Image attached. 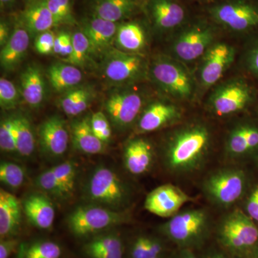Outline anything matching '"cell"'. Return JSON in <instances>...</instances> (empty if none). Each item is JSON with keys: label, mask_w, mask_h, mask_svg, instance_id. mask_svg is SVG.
I'll list each match as a JSON object with an SVG mask.
<instances>
[{"label": "cell", "mask_w": 258, "mask_h": 258, "mask_svg": "<svg viewBox=\"0 0 258 258\" xmlns=\"http://www.w3.org/2000/svg\"><path fill=\"white\" fill-rule=\"evenodd\" d=\"M210 143V133L204 125H191L181 129L173 136L166 147V166L175 174L198 170L208 156Z\"/></svg>", "instance_id": "cell-1"}, {"label": "cell", "mask_w": 258, "mask_h": 258, "mask_svg": "<svg viewBox=\"0 0 258 258\" xmlns=\"http://www.w3.org/2000/svg\"><path fill=\"white\" fill-rule=\"evenodd\" d=\"M210 217L202 209L178 212L164 225L161 232L182 248L199 247L205 242L210 230Z\"/></svg>", "instance_id": "cell-2"}, {"label": "cell", "mask_w": 258, "mask_h": 258, "mask_svg": "<svg viewBox=\"0 0 258 258\" xmlns=\"http://www.w3.org/2000/svg\"><path fill=\"white\" fill-rule=\"evenodd\" d=\"M217 237L232 253L242 255L253 252L258 244V227L254 220L241 210H234L222 219Z\"/></svg>", "instance_id": "cell-3"}, {"label": "cell", "mask_w": 258, "mask_h": 258, "mask_svg": "<svg viewBox=\"0 0 258 258\" xmlns=\"http://www.w3.org/2000/svg\"><path fill=\"white\" fill-rule=\"evenodd\" d=\"M86 192L91 203L115 211H123L130 198L126 185L114 171L106 166H99L93 171Z\"/></svg>", "instance_id": "cell-4"}, {"label": "cell", "mask_w": 258, "mask_h": 258, "mask_svg": "<svg viewBox=\"0 0 258 258\" xmlns=\"http://www.w3.org/2000/svg\"><path fill=\"white\" fill-rule=\"evenodd\" d=\"M128 218L123 211H115L93 204L75 209L68 217L67 225L71 233L83 237L121 225Z\"/></svg>", "instance_id": "cell-5"}, {"label": "cell", "mask_w": 258, "mask_h": 258, "mask_svg": "<svg viewBox=\"0 0 258 258\" xmlns=\"http://www.w3.org/2000/svg\"><path fill=\"white\" fill-rule=\"evenodd\" d=\"M247 178L244 171L222 169L212 173L203 183V191L215 205L228 207L237 203L244 192Z\"/></svg>", "instance_id": "cell-6"}, {"label": "cell", "mask_w": 258, "mask_h": 258, "mask_svg": "<svg viewBox=\"0 0 258 258\" xmlns=\"http://www.w3.org/2000/svg\"><path fill=\"white\" fill-rule=\"evenodd\" d=\"M217 23L237 32L258 30V0H228L210 10Z\"/></svg>", "instance_id": "cell-7"}, {"label": "cell", "mask_w": 258, "mask_h": 258, "mask_svg": "<svg viewBox=\"0 0 258 258\" xmlns=\"http://www.w3.org/2000/svg\"><path fill=\"white\" fill-rule=\"evenodd\" d=\"M103 73L113 83L128 82L137 79L145 69V61L141 55L132 52L111 50L106 52Z\"/></svg>", "instance_id": "cell-8"}, {"label": "cell", "mask_w": 258, "mask_h": 258, "mask_svg": "<svg viewBox=\"0 0 258 258\" xmlns=\"http://www.w3.org/2000/svg\"><path fill=\"white\" fill-rule=\"evenodd\" d=\"M191 201L187 194L174 185H161L147 195L144 208L161 217H172L185 204Z\"/></svg>", "instance_id": "cell-9"}, {"label": "cell", "mask_w": 258, "mask_h": 258, "mask_svg": "<svg viewBox=\"0 0 258 258\" xmlns=\"http://www.w3.org/2000/svg\"><path fill=\"white\" fill-rule=\"evenodd\" d=\"M153 78L164 91L179 98H188L192 92L191 79L179 64L158 61L152 69Z\"/></svg>", "instance_id": "cell-10"}, {"label": "cell", "mask_w": 258, "mask_h": 258, "mask_svg": "<svg viewBox=\"0 0 258 258\" xmlns=\"http://www.w3.org/2000/svg\"><path fill=\"white\" fill-rule=\"evenodd\" d=\"M142 105V98L138 93L120 91L109 96L105 103V110L116 128H125L137 118Z\"/></svg>", "instance_id": "cell-11"}, {"label": "cell", "mask_w": 258, "mask_h": 258, "mask_svg": "<svg viewBox=\"0 0 258 258\" xmlns=\"http://www.w3.org/2000/svg\"><path fill=\"white\" fill-rule=\"evenodd\" d=\"M253 89L247 83L235 82L219 90L212 99L213 111L219 115H227L243 110L252 103Z\"/></svg>", "instance_id": "cell-12"}, {"label": "cell", "mask_w": 258, "mask_h": 258, "mask_svg": "<svg viewBox=\"0 0 258 258\" xmlns=\"http://www.w3.org/2000/svg\"><path fill=\"white\" fill-rule=\"evenodd\" d=\"M42 152L52 157L63 155L69 147V134L64 120L54 115L45 120L38 131Z\"/></svg>", "instance_id": "cell-13"}, {"label": "cell", "mask_w": 258, "mask_h": 258, "mask_svg": "<svg viewBox=\"0 0 258 258\" xmlns=\"http://www.w3.org/2000/svg\"><path fill=\"white\" fill-rule=\"evenodd\" d=\"M213 40L211 29L205 26H195L183 32L174 44V52L181 60H196L204 52Z\"/></svg>", "instance_id": "cell-14"}, {"label": "cell", "mask_w": 258, "mask_h": 258, "mask_svg": "<svg viewBox=\"0 0 258 258\" xmlns=\"http://www.w3.org/2000/svg\"><path fill=\"white\" fill-rule=\"evenodd\" d=\"M118 24L93 16L83 22L81 31L87 37L93 55L106 54L115 40Z\"/></svg>", "instance_id": "cell-15"}, {"label": "cell", "mask_w": 258, "mask_h": 258, "mask_svg": "<svg viewBox=\"0 0 258 258\" xmlns=\"http://www.w3.org/2000/svg\"><path fill=\"white\" fill-rule=\"evenodd\" d=\"M233 49L225 43H218L208 49L201 70V79L204 86H211L222 77L232 62Z\"/></svg>", "instance_id": "cell-16"}, {"label": "cell", "mask_w": 258, "mask_h": 258, "mask_svg": "<svg viewBox=\"0 0 258 258\" xmlns=\"http://www.w3.org/2000/svg\"><path fill=\"white\" fill-rule=\"evenodd\" d=\"M30 33L19 23L12 32L10 40L0 52V62L7 71H14L25 58L30 45Z\"/></svg>", "instance_id": "cell-17"}, {"label": "cell", "mask_w": 258, "mask_h": 258, "mask_svg": "<svg viewBox=\"0 0 258 258\" xmlns=\"http://www.w3.org/2000/svg\"><path fill=\"white\" fill-rule=\"evenodd\" d=\"M23 211L32 225L48 230L53 225L55 208L50 200L41 194H32L23 200Z\"/></svg>", "instance_id": "cell-18"}, {"label": "cell", "mask_w": 258, "mask_h": 258, "mask_svg": "<svg viewBox=\"0 0 258 258\" xmlns=\"http://www.w3.org/2000/svg\"><path fill=\"white\" fill-rule=\"evenodd\" d=\"M20 23L30 35L37 36L55 26V20L47 5V0H34L22 12Z\"/></svg>", "instance_id": "cell-19"}, {"label": "cell", "mask_w": 258, "mask_h": 258, "mask_svg": "<svg viewBox=\"0 0 258 258\" xmlns=\"http://www.w3.org/2000/svg\"><path fill=\"white\" fill-rule=\"evenodd\" d=\"M148 11L158 28L170 30L185 18L184 8L176 0H149Z\"/></svg>", "instance_id": "cell-20"}, {"label": "cell", "mask_w": 258, "mask_h": 258, "mask_svg": "<svg viewBox=\"0 0 258 258\" xmlns=\"http://www.w3.org/2000/svg\"><path fill=\"white\" fill-rule=\"evenodd\" d=\"M23 206L13 194L0 190V237H14L21 224Z\"/></svg>", "instance_id": "cell-21"}, {"label": "cell", "mask_w": 258, "mask_h": 258, "mask_svg": "<svg viewBox=\"0 0 258 258\" xmlns=\"http://www.w3.org/2000/svg\"><path fill=\"white\" fill-rule=\"evenodd\" d=\"M152 148L142 139L131 141L125 148L123 161L127 170L134 175L147 172L152 164Z\"/></svg>", "instance_id": "cell-22"}, {"label": "cell", "mask_w": 258, "mask_h": 258, "mask_svg": "<svg viewBox=\"0 0 258 258\" xmlns=\"http://www.w3.org/2000/svg\"><path fill=\"white\" fill-rule=\"evenodd\" d=\"M20 93L25 103L37 108L41 105L45 96V83L41 70L37 66H30L20 77Z\"/></svg>", "instance_id": "cell-23"}, {"label": "cell", "mask_w": 258, "mask_h": 258, "mask_svg": "<svg viewBox=\"0 0 258 258\" xmlns=\"http://www.w3.org/2000/svg\"><path fill=\"white\" fill-rule=\"evenodd\" d=\"M179 116V111L173 105L155 103L150 105L142 113L138 128L142 132H152L167 125Z\"/></svg>", "instance_id": "cell-24"}, {"label": "cell", "mask_w": 258, "mask_h": 258, "mask_svg": "<svg viewBox=\"0 0 258 258\" xmlns=\"http://www.w3.org/2000/svg\"><path fill=\"white\" fill-rule=\"evenodd\" d=\"M258 149V126L252 124L239 125L234 129L227 140V154L240 157Z\"/></svg>", "instance_id": "cell-25"}, {"label": "cell", "mask_w": 258, "mask_h": 258, "mask_svg": "<svg viewBox=\"0 0 258 258\" xmlns=\"http://www.w3.org/2000/svg\"><path fill=\"white\" fill-rule=\"evenodd\" d=\"M137 0H93V16L117 23L131 16L137 8Z\"/></svg>", "instance_id": "cell-26"}, {"label": "cell", "mask_w": 258, "mask_h": 258, "mask_svg": "<svg viewBox=\"0 0 258 258\" xmlns=\"http://www.w3.org/2000/svg\"><path fill=\"white\" fill-rule=\"evenodd\" d=\"M47 77L54 91L66 93L80 84L82 81L83 75L81 70L76 66L59 62L48 68Z\"/></svg>", "instance_id": "cell-27"}, {"label": "cell", "mask_w": 258, "mask_h": 258, "mask_svg": "<svg viewBox=\"0 0 258 258\" xmlns=\"http://www.w3.org/2000/svg\"><path fill=\"white\" fill-rule=\"evenodd\" d=\"M71 135L75 147L87 154H101L104 151L105 143L96 137L88 118L75 121L71 127Z\"/></svg>", "instance_id": "cell-28"}, {"label": "cell", "mask_w": 258, "mask_h": 258, "mask_svg": "<svg viewBox=\"0 0 258 258\" xmlns=\"http://www.w3.org/2000/svg\"><path fill=\"white\" fill-rule=\"evenodd\" d=\"M95 98V91L90 86H76L64 93L59 104L69 116H76L86 109Z\"/></svg>", "instance_id": "cell-29"}, {"label": "cell", "mask_w": 258, "mask_h": 258, "mask_svg": "<svg viewBox=\"0 0 258 258\" xmlns=\"http://www.w3.org/2000/svg\"><path fill=\"white\" fill-rule=\"evenodd\" d=\"M114 41L122 50L137 52L145 45V32L143 28L135 22L120 24Z\"/></svg>", "instance_id": "cell-30"}, {"label": "cell", "mask_w": 258, "mask_h": 258, "mask_svg": "<svg viewBox=\"0 0 258 258\" xmlns=\"http://www.w3.org/2000/svg\"><path fill=\"white\" fill-rule=\"evenodd\" d=\"M17 152L23 157H30L35 150V135L30 120L22 113L14 115Z\"/></svg>", "instance_id": "cell-31"}, {"label": "cell", "mask_w": 258, "mask_h": 258, "mask_svg": "<svg viewBox=\"0 0 258 258\" xmlns=\"http://www.w3.org/2000/svg\"><path fill=\"white\" fill-rule=\"evenodd\" d=\"M164 249V244L157 238L140 236L132 244L130 250L131 258L160 257Z\"/></svg>", "instance_id": "cell-32"}, {"label": "cell", "mask_w": 258, "mask_h": 258, "mask_svg": "<svg viewBox=\"0 0 258 258\" xmlns=\"http://www.w3.org/2000/svg\"><path fill=\"white\" fill-rule=\"evenodd\" d=\"M83 250L87 255L97 252H123L124 247L119 236L115 234H107L90 240L85 244Z\"/></svg>", "instance_id": "cell-33"}, {"label": "cell", "mask_w": 258, "mask_h": 258, "mask_svg": "<svg viewBox=\"0 0 258 258\" xmlns=\"http://www.w3.org/2000/svg\"><path fill=\"white\" fill-rule=\"evenodd\" d=\"M62 248L58 244L50 240L33 242L23 248L21 258H60Z\"/></svg>", "instance_id": "cell-34"}, {"label": "cell", "mask_w": 258, "mask_h": 258, "mask_svg": "<svg viewBox=\"0 0 258 258\" xmlns=\"http://www.w3.org/2000/svg\"><path fill=\"white\" fill-rule=\"evenodd\" d=\"M73 50L71 55L64 59V62L76 67H83L91 53V47L87 37L81 30L72 35Z\"/></svg>", "instance_id": "cell-35"}, {"label": "cell", "mask_w": 258, "mask_h": 258, "mask_svg": "<svg viewBox=\"0 0 258 258\" xmlns=\"http://www.w3.org/2000/svg\"><path fill=\"white\" fill-rule=\"evenodd\" d=\"M47 5L55 20V26L76 23L71 0H47Z\"/></svg>", "instance_id": "cell-36"}, {"label": "cell", "mask_w": 258, "mask_h": 258, "mask_svg": "<svg viewBox=\"0 0 258 258\" xmlns=\"http://www.w3.org/2000/svg\"><path fill=\"white\" fill-rule=\"evenodd\" d=\"M25 171L22 166L15 163L4 161L0 165V180L8 187L17 189L23 185Z\"/></svg>", "instance_id": "cell-37"}, {"label": "cell", "mask_w": 258, "mask_h": 258, "mask_svg": "<svg viewBox=\"0 0 258 258\" xmlns=\"http://www.w3.org/2000/svg\"><path fill=\"white\" fill-rule=\"evenodd\" d=\"M68 196L74 192L76 184V168L74 163L66 161L51 168Z\"/></svg>", "instance_id": "cell-38"}, {"label": "cell", "mask_w": 258, "mask_h": 258, "mask_svg": "<svg viewBox=\"0 0 258 258\" xmlns=\"http://www.w3.org/2000/svg\"><path fill=\"white\" fill-rule=\"evenodd\" d=\"M36 184L44 191L55 198L63 199L69 197L52 169L43 171L37 176Z\"/></svg>", "instance_id": "cell-39"}, {"label": "cell", "mask_w": 258, "mask_h": 258, "mask_svg": "<svg viewBox=\"0 0 258 258\" xmlns=\"http://www.w3.org/2000/svg\"><path fill=\"white\" fill-rule=\"evenodd\" d=\"M0 148L5 152H17L14 115L2 120L0 124Z\"/></svg>", "instance_id": "cell-40"}, {"label": "cell", "mask_w": 258, "mask_h": 258, "mask_svg": "<svg viewBox=\"0 0 258 258\" xmlns=\"http://www.w3.org/2000/svg\"><path fill=\"white\" fill-rule=\"evenodd\" d=\"M20 93L16 86L9 80L0 79V106L3 109H13L18 106Z\"/></svg>", "instance_id": "cell-41"}, {"label": "cell", "mask_w": 258, "mask_h": 258, "mask_svg": "<svg viewBox=\"0 0 258 258\" xmlns=\"http://www.w3.org/2000/svg\"><path fill=\"white\" fill-rule=\"evenodd\" d=\"M90 122L96 137L105 144L109 142L111 138V128L106 115L103 112H96L90 118Z\"/></svg>", "instance_id": "cell-42"}, {"label": "cell", "mask_w": 258, "mask_h": 258, "mask_svg": "<svg viewBox=\"0 0 258 258\" xmlns=\"http://www.w3.org/2000/svg\"><path fill=\"white\" fill-rule=\"evenodd\" d=\"M55 35L53 32L47 30L37 35L35 37V48L38 53L42 55H48L53 52Z\"/></svg>", "instance_id": "cell-43"}, {"label": "cell", "mask_w": 258, "mask_h": 258, "mask_svg": "<svg viewBox=\"0 0 258 258\" xmlns=\"http://www.w3.org/2000/svg\"><path fill=\"white\" fill-rule=\"evenodd\" d=\"M246 214L254 221L258 222V184L254 186L247 198Z\"/></svg>", "instance_id": "cell-44"}, {"label": "cell", "mask_w": 258, "mask_h": 258, "mask_svg": "<svg viewBox=\"0 0 258 258\" xmlns=\"http://www.w3.org/2000/svg\"><path fill=\"white\" fill-rule=\"evenodd\" d=\"M246 64L249 72L258 78V39L247 52Z\"/></svg>", "instance_id": "cell-45"}, {"label": "cell", "mask_w": 258, "mask_h": 258, "mask_svg": "<svg viewBox=\"0 0 258 258\" xmlns=\"http://www.w3.org/2000/svg\"><path fill=\"white\" fill-rule=\"evenodd\" d=\"M19 241L14 237L2 239L0 241V258H9L18 247Z\"/></svg>", "instance_id": "cell-46"}, {"label": "cell", "mask_w": 258, "mask_h": 258, "mask_svg": "<svg viewBox=\"0 0 258 258\" xmlns=\"http://www.w3.org/2000/svg\"><path fill=\"white\" fill-rule=\"evenodd\" d=\"M12 32H10L9 25L5 20H2L0 23V46L4 47L10 40Z\"/></svg>", "instance_id": "cell-47"}, {"label": "cell", "mask_w": 258, "mask_h": 258, "mask_svg": "<svg viewBox=\"0 0 258 258\" xmlns=\"http://www.w3.org/2000/svg\"><path fill=\"white\" fill-rule=\"evenodd\" d=\"M69 35V32H62L56 36L53 47L54 53L60 55L61 50H62L64 41H66V38H67Z\"/></svg>", "instance_id": "cell-48"}, {"label": "cell", "mask_w": 258, "mask_h": 258, "mask_svg": "<svg viewBox=\"0 0 258 258\" xmlns=\"http://www.w3.org/2000/svg\"><path fill=\"white\" fill-rule=\"evenodd\" d=\"M172 258H198L191 249L182 248L176 252Z\"/></svg>", "instance_id": "cell-49"}, {"label": "cell", "mask_w": 258, "mask_h": 258, "mask_svg": "<svg viewBox=\"0 0 258 258\" xmlns=\"http://www.w3.org/2000/svg\"><path fill=\"white\" fill-rule=\"evenodd\" d=\"M17 0H0V6L2 10L8 9L14 6Z\"/></svg>", "instance_id": "cell-50"}, {"label": "cell", "mask_w": 258, "mask_h": 258, "mask_svg": "<svg viewBox=\"0 0 258 258\" xmlns=\"http://www.w3.org/2000/svg\"><path fill=\"white\" fill-rule=\"evenodd\" d=\"M208 258H229L225 254L220 253V252H215V253L210 254Z\"/></svg>", "instance_id": "cell-51"}, {"label": "cell", "mask_w": 258, "mask_h": 258, "mask_svg": "<svg viewBox=\"0 0 258 258\" xmlns=\"http://www.w3.org/2000/svg\"><path fill=\"white\" fill-rule=\"evenodd\" d=\"M252 252H253L254 258H258V244Z\"/></svg>", "instance_id": "cell-52"}, {"label": "cell", "mask_w": 258, "mask_h": 258, "mask_svg": "<svg viewBox=\"0 0 258 258\" xmlns=\"http://www.w3.org/2000/svg\"><path fill=\"white\" fill-rule=\"evenodd\" d=\"M34 1V0H27V3H30V2Z\"/></svg>", "instance_id": "cell-53"}, {"label": "cell", "mask_w": 258, "mask_h": 258, "mask_svg": "<svg viewBox=\"0 0 258 258\" xmlns=\"http://www.w3.org/2000/svg\"><path fill=\"white\" fill-rule=\"evenodd\" d=\"M157 258H160V257H157Z\"/></svg>", "instance_id": "cell-54"}]
</instances>
